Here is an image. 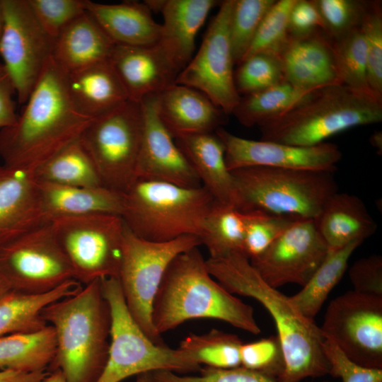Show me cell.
Returning a JSON list of instances; mask_svg holds the SVG:
<instances>
[{"label":"cell","instance_id":"obj_1","mask_svg":"<svg viewBox=\"0 0 382 382\" xmlns=\"http://www.w3.org/2000/svg\"><path fill=\"white\" fill-rule=\"evenodd\" d=\"M74 108L67 74L51 57L16 123L0 130L4 164L33 170L80 138L93 121Z\"/></svg>","mask_w":382,"mask_h":382},{"label":"cell","instance_id":"obj_2","mask_svg":"<svg viewBox=\"0 0 382 382\" xmlns=\"http://www.w3.org/2000/svg\"><path fill=\"white\" fill-rule=\"evenodd\" d=\"M211 275L228 291L255 299L270 313L276 325L284 359L279 382H300L329 374L323 351L324 337L313 319L303 316L287 296L266 283L250 259L240 252L206 260Z\"/></svg>","mask_w":382,"mask_h":382},{"label":"cell","instance_id":"obj_3","mask_svg":"<svg viewBox=\"0 0 382 382\" xmlns=\"http://www.w3.org/2000/svg\"><path fill=\"white\" fill-rule=\"evenodd\" d=\"M151 318L160 335L199 318L222 320L254 335L261 332L253 307L211 275L198 247L179 254L169 264L154 301Z\"/></svg>","mask_w":382,"mask_h":382},{"label":"cell","instance_id":"obj_4","mask_svg":"<svg viewBox=\"0 0 382 382\" xmlns=\"http://www.w3.org/2000/svg\"><path fill=\"white\" fill-rule=\"evenodd\" d=\"M42 316L56 335L51 370H60L66 382H96L108 359L111 326L101 279L50 303Z\"/></svg>","mask_w":382,"mask_h":382},{"label":"cell","instance_id":"obj_5","mask_svg":"<svg viewBox=\"0 0 382 382\" xmlns=\"http://www.w3.org/2000/svg\"><path fill=\"white\" fill-rule=\"evenodd\" d=\"M382 121V97L343 84L320 88L260 127L261 140L313 146L347 129Z\"/></svg>","mask_w":382,"mask_h":382},{"label":"cell","instance_id":"obj_6","mask_svg":"<svg viewBox=\"0 0 382 382\" xmlns=\"http://www.w3.org/2000/svg\"><path fill=\"white\" fill-rule=\"evenodd\" d=\"M122 218L137 236L167 242L183 236L199 238L215 201L203 187L136 179L123 193Z\"/></svg>","mask_w":382,"mask_h":382},{"label":"cell","instance_id":"obj_7","mask_svg":"<svg viewBox=\"0 0 382 382\" xmlns=\"http://www.w3.org/2000/svg\"><path fill=\"white\" fill-rule=\"evenodd\" d=\"M236 209L260 211L296 220H314L326 200L338 191L334 173L250 166L231 170Z\"/></svg>","mask_w":382,"mask_h":382},{"label":"cell","instance_id":"obj_8","mask_svg":"<svg viewBox=\"0 0 382 382\" xmlns=\"http://www.w3.org/2000/svg\"><path fill=\"white\" fill-rule=\"evenodd\" d=\"M108 302L111 326L105 366L96 382H120L145 372L178 374L199 371L201 365L187 351L154 342L129 313L118 277L101 279Z\"/></svg>","mask_w":382,"mask_h":382},{"label":"cell","instance_id":"obj_9","mask_svg":"<svg viewBox=\"0 0 382 382\" xmlns=\"http://www.w3.org/2000/svg\"><path fill=\"white\" fill-rule=\"evenodd\" d=\"M201 245L200 238L194 235L167 242L149 241L135 235L125 225L118 279L129 313L156 344H164L151 318L154 301L163 277L177 255Z\"/></svg>","mask_w":382,"mask_h":382},{"label":"cell","instance_id":"obj_10","mask_svg":"<svg viewBox=\"0 0 382 382\" xmlns=\"http://www.w3.org/2000/svg\"><path fill=\"white\" fill-rule=\"evenodd\" d=\"M50 224L75 280L86 285L97 279L118 277L125 229L121 216L62 217Z\"/></svg>","mask_w":382,"mask_h":382},{"label":"cell","instance_id":"obj_11","mask_svg":"<svg viewBox=\"0 0 382 382\" xmlns=\"http://www.w3.org/2000/svg\"><path fill=\"white\" fill-rule=\"evenodd\" d=\"M142 132L141 103L129 100L83 131L80 139L103 186L124 193L136 180Z\"/></svg>","mask_w":382,"mask_h":382},{"label":"cell","instance_id":"obj_12","mask_svg":"<svg viewBox=\"0 0 382 382\" xmlns=\"http://www.w3.org/2000/svg\"><path fill=\"white\" fill-rule=\"evenodd\" d=\"M0 275L12 291L27 294L47 293L74 279L50 223L0 246Z\"/></svg>","mask_w":382,"mask_h":382},{"label":"cell","instance_id":"obj_13","mask_svg":"<svg viewBox=\"0 0 382 382\" xmlns=\"http://www.w3.org/2000/svg\"><path fill=\"white\" fill-rule=\"evenodd\" d=\"M320 329L355 363L382 369V296L354 290L337 296Z\"/></svg>","mask_w":382,"mask_h":382},{"label":"cell","instance_id":"obj_14","mask_svg":"<svg viewBox=\"0 0 382 382\" xmlns=\"http://www.w3.org/2000/svg\"><path fill=\"white\" fill-rule=\"evenodd\" d=\"M3 29L0 56L16 88L18 103L24 105L49 59L55 39L35 18L28 0H1Z\"/></svg>","mask_w":382,"mask_h":382},{"label":"cell","instance_id":"obj_15","mask_svg":"<svg viewBox=\"0 0 382 382\" xmlns=\"http://www.w3.org/2000/svg\"><path fill=\"white\" fill-rule=\"evenodd\" d=\"M233 5V0L221 3L197 54L176 81L204 94L226 115L232 114L241 99L234 82L235 63L229 38Z\"/></svg>","mask_w":382,"mask_h":382},{"label":"cell","instance_id":"obj_16","mask_svg":"<svg viewBox=\"0 0 382 382\" xmlns=\"http://www.w3.org/2000/svg\"><path fill=\"white\" fill-rule=\"evenodd\" d=\"M314 220L294 221L262 254L250 260L263 280L274 288L303 286L328 253Z\"/></svg>","mask_w":382,"mask_h":382},{"label":"cell","instance_id":"obj_17","mask_svg":"<svg viewBox=\"0 0 382 382\" xmlns=\"http://www.w3.org/2000/svg\"><path fill=\"white\" fill-rule=\"evenodd\" d=\"M215 133L225 148L229 170L250 166L321 170L335 173L342 157L339 147L324 142L299 146L277 142L252 140L233 134L222 127Z\"/></svg>","mask_w":382,"mask_h":382},{"label":"cell","instance_id":"obj_18","mask_svg":"<svg viewBox=\"0 0 382 382\" xmlns=\"http://www.w3.org/2000/svg\"><path fill=\"white\" fill-rule=\"evenodd\" d=\"M158 94L140 103L143 132L136 166V179L161 181L185 187L201 186L193 167L161 122L158 112Z\"/></svg>","mask_w":382,"mask_h":382},{"label":"cell","instance_id":"obj_19","mask_svg":"<svg viewBox=\"0 0 382 382\" xmlns=\"http://www.w3.org/2000/svg\"><path fill=\"white\" fill-rule=\"evenodd\" d=\"M109 62L129 100L137 103L175 85L180 72L158 43L151 46L115 44Z\"/></svg>","mask_w":382,"mask_h":382},{"label":"cell","instance_id":"obj_20","mask_svg":"<svg viewBox=\"0 0 382 382\" xmlns=\"http://www.w3.org/2000/svg\"><path fill=\"white\" fill-rule=\"evenodd\" d=\"M45 224L33 170L0 166V246Z\"/></svg>","mask_w":382,"mask_h":382},{"label":"cell","instance_id":"obj_21","mask_svg":"<svg viewBox=\"0 0 382 382\" xmlns=\"http://www.w3.org/2000/svg\"><path fill=\"white\" fill-rule=\"evenodd\" d=\"M284 80L304 89L342 84L338 76L332 40L324 31L290 37L279 55Z\"/></svg>","mask_w":382,"mask_h":382},{"label":"cell","instance_id":"obj_22","mask_svg":"<svg viewBox=\"0 0 382 382\" xmlns=\"http://www.w3.org/2000/svg\"><path fill=\"white\" fill-rule=\"evenodd\" d=\"M158 112L174 139L214 132L226 115L200 91L178 83L158 94Z\"/></svg>","mask_w":382,"mask_h":382},{"label":"cell","instance_id":"obj_23","mask_svg":"<svg viewBox=\"0 0 382 382\" xmlns=\"http://www.w3.org/2000/svg\"><path fill=\"white\" fill-rule=\"evenodd\" d=\"M175 141L193 167L202 186L215 202L236 208L237 193L231 172L226 163L224 145L215 132L187 136Z\"/></svg>","mask_w":382,"mask_h":382},{"label":"cell","instance_id":"obj_24","mask_svg":"<svg viewBox=\"0 0 382 382\" xmlns=\"http://www.w3.org/2000/svg\"><path fill=\"white\" fill-rule=\"evenodd\" d=\"M37 184L41 212L46 223L62 217L122 215L123 193L105 186H65L38 181Z\"/></svg>","mask_w":382,"mask_h":382},{"label":"cell","instance_id":"obj_25","mask_svg":"<svg viewBox=\"0 0 382 382\" xmlns=\"http://www.w3.org/2000/svg\"><path fill=\"white\" fill-rule=\"evenodd\" d=\"M66 74L74 108L92 120L106 115L129 100L109 60Z\"/></svg>","mask_w":382,"mask_h":382},{"label":"cell","instance_id":"obj_26","mask_svg":"<svg viewBox=\"0 0 382 382\" xmlns=\"http://www.w3.org/2000/svg\"><path fill=\"white\" fill-rule=\"evenodd\" d=\"M314 222L329 250L356 241L364 242L378 227L360 197L338 191L326 200Z\"/></svg>","mask_w":382,"mask_h":382},{"label":"cell","instance_id":"obj_27","mask_svg":"<svg viewBox=\"0 0 382 382\" xmlns=\"http://www.w3.org/2000/svg\"><path fill=\"white\" fill-rule=\"evenodd\" d=\"M215 0H165L158 45L181 71L193 57L195 37Z\"/></svg>","mask_w":382,"mask_h":382},{"label":"cell","instance_id":"obj_28","mask_svg":"<svg viewBox=\"0 0 382 382\" xmlns=\"http://www.w3.org/2000/svg\"><path fill=\"white\" fill-rule=\"evenodd\" d=\"M87 12L116 45L151 46L158 42L161 24L144 3L101 4L87 0Z\"/></svg>","mask_w":382,"mask_h":382},{"label":"cell","instance_id":"obj_29","mask_svg":"<svg viewBox=\"0 0 382 382\" xmlns=\"http://www.w3.org/2000/svg\"><path fill=\"white\" fill-rule=\"evenodd\" d=\"M115 45L86 11L57 36L52 57L69 74L108 61Z\"/></svg>","mask_w":382,"mask_h":382},{"label":"cell","instance_id":"obj_30","mask_svg":"<svg viewBox=\"0 0 382 382\" xmlns=\"http://www.w3.org/2000/svg\"><path fill=\"white\" fill-rule=\"evenodd\" d=\"M54 328L47 325L31 332L0 337V369L42 372L50 366L56 354Z\"/></svg>","mask_w":382,"mask_h":382},{"label":"cell","instance_id":"obj_31","mask_svg":"<svg viewBox=\"0 0 382 382\" xmlns=\"http://www.w3.org/2000/svg\"><path fill=\"white\" fill-rule=\"evenodd\" d=\"M75 279L44 294H27L11 291L0 301V337L40 330L47 324L42 316L50 303L71 296L82 288Z\"/></svg>","mask_w":382,"mask_h":382},{"label":"cell","instance_id":"obj_32","mask_svg":"<svg viewBox=\"0 0 382 382\" xmlns=\"http://www.w3.org/2000/svg\"><path fill=\"white\" fill-rule=\"evenodd\" d=\"M316 90L299 88L284 80L265 90L241 96L232 114L245 127H260L286 113Z\"/></svg>","mask_w":382,"mask_h":382},{"label":"cell","instance_id":"obj_33","mask_svg":"<svg viewBox=\"0 0 382 382\" xmlns=\"http://www.w3.org/2000/svg\"><path fill=\"white\" fill-rule=\"evenodd\" d=\"M37 181L65 186H103L96 166L80 138L33 170Z\"/></svg>","mask_w":382,"mask_h":382},{"label":"cell","instance_id":"obj_34","mask_svg":"<svg viewBox=\"0 0 382 382\" xmlns=\"http://www.w3.org/2000/svg\"><path fill=\"white\" fill-rule=\"evenodd\" d=\"M362 243L356 241L340 249L328 250L321 265L301 290L289 296L291 303L303 316L313 319L319 312L347 270L351 255Z\"/></svg>","mask_w":382,"mask_h":382},{"label":"cell","instance_id":"obj_35","mask_svg":"<svg viewBox=\"0 0 382 382\" xmlns=\"http://www.w3.org/2000/svg\"><path fill=\"white\" fill-rule=\"evenodd\" d=\"M247 212L215 202L206 217L199 236L201 244L210 258L224 257L233 252L242 253Z\"/></svg>","mask_w":382,"mask_h":382},{"label":"cell","instance_id":"obj_36","mask_svg":"<svg viewBox=\"0 0 382 382\" xmlns=\"http://www.w3.org/2000/svg\"><path fill=\"white\" fill-rule=\"evenodd\" d=\"M242 345L236 335L212 329L202 335H188L180 342L179 347L190 353L200 365L233 369L241 366Z\"/></svg>","mask_w":382,"mask_h":382},{"label":"cell","instance_id":"obj_37","mask_svg":"<svg viewBox=\"0 0 382 382\" xmlns=\"http://www.w3.org/2000/svg\"><path fill=\"white\" fill-rule=\"evenodd\" d=\"M332 40L340 83L353 89L372 92L368 84L366 47L360 25Z\"/></svg>","mask_w":382,"mask_h":382},{"label":"cell","instance_id":"obj_38","mask_svg":"<svg viewBox=\"0 0 382 382\" xmlns=\"http://www.w3.org/2000/svg\"><path fill=\"white\" fill-rule=\"evenodd\" d=\"M276 0H233L229 38L235 64L250 48L265 16Z\"/></svg>","mask_w":382,"mask_h":382},{"label":"cell","instance_id":"obj_39","mask_svg":"<svg viewBox=\"0 0 382 382\" xmlns=\"http://www.w3.org/2000/svg\"><path fill=\"white\" fill-rule=\"evenodd\" d=\"M234 71V82L241 96L254 93L284 81L279 57L257 53L243 59Z\"/></svg>","mask_w":382,"mask_h":382},{"label":"cell","instance_id":"obj_40","mask_svg":"<svg viewBox=\"0 0 382 382\" xmlns=\"http://www.w3.org/2000/svg\"><path fill=\"white\" fill-rule=\"evenodd\" d=\"M296 1H275L262 19L243 59L257 53L279 55L289 37V17Z\"/></svg>","mask_w":382,"mask_h":382},{"label":"cell","instance_id":"obj_41","mask_svg":"<svg viewBox=\"0 0 382 382\" xmlns=\"http://www.w3.org/2000/svg\"><path fill=\"white\" fill-rule=\"evenodd\" d=\"M360 27L366 47L368 84L374 93L382 97V7L381 1H367Z\"/></svg>","mask_w":382,"mask_h":382},{"label":"cell","instance_id":"obj_42","mask_svg":"<svg viewBox=\"0 0 382 382\" xmlns=\"http://www.w3.org/2000/svg\"><path fill=\"white\" fill-rule=\"evenodd\" d=\"M242 253L250 260L262 254L296 219L247 211Z\"/></svg>","mask_w":382,"mask_h":382},{"label":"cell","instance_id":"obj_43","mask_svg":"<svg viewBox=\"0 0 382 382\" xmlns=\"http://www.w3.org/2000/svg\"><path fill=\"white\" fill-rule=\"evenodd\" d=\"M323 21L324 33L337 40L359 27L367 1L359 0H313Z\"/></svg>","mask_w":382,"mask_h":382},{"label":"cell","instance_id":"obj_44","mask_svg":"<svg viewBox=\"0 0 382 382\" xmlns=\"http://www.w3.org/2000/svg\"><path fill=\"white\" fill-rule=\"evenodd\" d=\"M37 21L52 38L86 12L87 0H28Z\"/></svg>","mask_w":382,"mask_h":382},{"label":"cell","instance_id":"obj_45","mask_svg":"<svg viewBox=\"0 0 382 382\" xmlns=\"http://www.w3.org/2000/svg\"><path fill=\"white\" fill-rule=\"evenodd\" d=\"M240 356L241 366L260 372L276 380L284 371V354L277 336L243 343Z\"/></svg>","mask_w":382,"mask_h":382},{"label":"cell","instance_id":"obj_46","mask_svg":"<svg viewBox=\"0 0 382 382\" xmlns=\"http://www.w3.org/2000/svg\"><path fill=\"white\" fill-rule=\"evenodd\" d=\"M199 374L183 375L169 371L153 372L156 382H279L260 372L238 366L233 369L201 367ZM327 382V381H322Z\"/></svg>","mask_w":382,"mask_h":382},{"label":"cell","instance_id":"obj_47","mask_svg":"<svg viewBox=\"0 0 382 382\" xmlns=\"http://www.w3.org/2000/svg\"><path fill=\"white\" fill-rule=\"evenodd\" d=\"M323 351L330 365L329 374L342 382H382V369L362 366L351 360L331 340L324 338Z\"/></svg>","mask_w":382,"mask_h":382},{"label":"cell","instance_id":"obj_48","mask_svg":"<svg viewBox=\"0 0 382 382\" xmlns=\"http://www.w3.org/2000/svg\"><path fill=\"white\" fill-rule=\"evenodd\" d=\"M354 290L382 296V257L378 254L356 260L348 271Z\"/></svg>","mask_w":382,"mask_h":382},{"label":"cell","instance_id":"obj_49","mask_svg":"<svg viewBox=\"0 0 382 382\" xmlns=\"http://www.w3.org/2000/svg\"><path fill=\"white\" fill-rule=\"evenodd\" d=\"M324 31L323 21L313 0H296L289 17L290 37H303Z\"/></svg>","mask_w":382,"mask_h":382},{"label":"cell","instance_id":"obj_50","mask_svg":"<svg viewBox=\"0 0 382 382\" xmlns=\"http://www.w3.org/2000/svg\"><path fill=\"white\" fill-rule=\"evenodd\" d=\"M16 88L9 73L0 62V130L16 123L18 115L13 96Z\"/></svg>","mask_w":382,"mask_h":382},{"label":"cell","instance_id":"obj_51","mask_svg":"<svg viewBox=\"0 0 382 382\" xmlns=\"http://www.w3.org/2000/svg\"><path fill=\"white\" fill-rule=\"evenodd\" d=\"M47 372H22L12 370L0 371V382H42Z\"/></svg>","mask_w":382,"mask_h":382},{"label":"cell","instance_id":"obj_52","mask_svg":"<svg viewBox=\"0 0 382 382\" xmlns=\"http://www.w3.org/2000/svg\"><path fill=\"white\" fill-rule=\"evenodd\" d=\"M371 145L377 150L378 155L382 154V132L374 131L369 138Z\"/></svg>","mask_w":382,"mask_h":382},{"label":"cell","instance_id":"obj_53","mask_svg":"<svg viewBox=\"0 0 382 382\" xmlns=\"http://www.w3.org/2000/svg\"><path fill=\"white\" fill-rule=\"evenodd\" d=\"M42 382H66L64 375L59 369L51 370L47 373Z\"/></svg>","mask_w":382,"mask_h":382},{"label":"cell","instance_id":"obj_54","mask_svg":"<svg viewBox=\"0 0 382 382\" xmlns=\"http://www.w3.org/2000/svg\"><path fill=\"white\" fill-rule=\"evenodd\" d=\"M11 289L6 281L0 275V301L7 296L11 291Z\"/></svg>","mask_w":382,"mask_h":382},{"label":"cell","instance_id":"obj_55","mask_svg":"<svg viewBox=\"0 0 382 382\" xmlns=\"http://www.w3.org/2000/svg\"><path fill=\"white\" fill-rule=\"evenodd\" d=\"M135 382H156L153 372H145L137 375Z\"/></svg>","mask_w":382,"mask_h":382},{"label":"cell","instance_id":"obj_56","mask_svg":"<svg viewBox=\"0 0 382 382\" xmlns=\"http://www.w3.org/2000/svg\"><path fill=\"white\" fill-rule=\"evenodd\" d=\"M3 23H4L3 11H2L1 2L0 0V39H1V33H2Z\"/></svg>","mask_w":382,"mask_h":382}]
</instances>
